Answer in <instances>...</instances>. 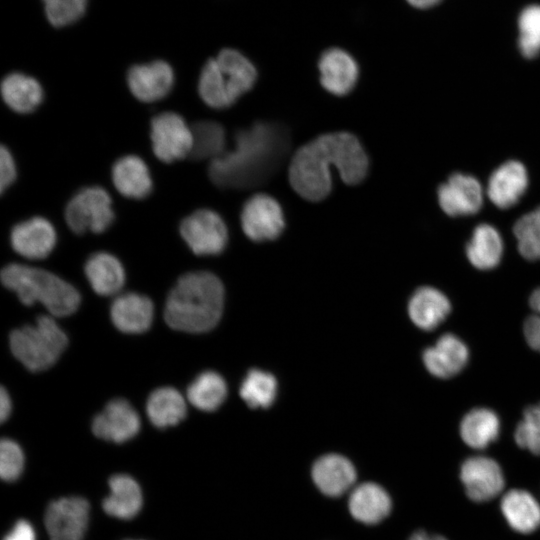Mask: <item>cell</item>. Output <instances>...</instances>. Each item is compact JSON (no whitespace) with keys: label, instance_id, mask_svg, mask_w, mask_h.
Here are the masks:
<instances>
[{"label":"cell","instance_id":"2e32d148","mask_svg":"<svg viewBox=\"0 0 540 540\" xmlns=\"http://www.w3.org/2000/svg\"><path fill=\"white\" fill-rule=\"evenodd\" d=\"M438 201L450 216L471 215L482 206V187L476 178L456 173L439 187Z\"/></svg>","mask_w":540,"mask_h":540},{"label":"cell","instance_id":"60d3db41","mask_svg":"<svg viewBox=\"0 0 540 540\" xmlns=\"http://www.w3.org/2000/svg\"><path fill=\"white\" fill-rule=\"evenodd\" d=\"M17 168L10 150L2 146L0 149V190L4 192L15 181Z\"/></svg>","mask_w":540,"mask_h":540},{"label":"cell","instance_id":"d590c367","mask_svg":"<svg viewBox=\"0 0 540 540\" xmlns=\"http://www.w3.org/2000/svg\"><path fill=\"white\" fill-rule=\"evenodd\" d=\"M519 47L527 58L540 52V6L532 5L524 9L519 17Z\"/></svg>","mask_w":540,"mask_h":540},{"label":"cell","instance_id":"ba28073f","mask_svg":"<svg viewBox=\"0 0 540 540\" xmlns=\"http://www.w3.org/2000/svg\"><path fill=\"white\" fill-rule=\"evenodd\" d=\"M150 138L153 152L162 162L171 163L191 154L192 127L175 112H162L152 118Z\"/></svg>","mask_w":540,"mask_h":540},{"label":"cell","instance_id":"836d02e7","mask_svg":"<svg viewBox=\"0 0 540 540\" xmlns=\"http://www.w3.org/2000/svg\"><path fill=\"white\" fill-rule=\"evenodd\" d=\"M277 393L275 377L265 371L254 369L247 373L241 387L242 399L252 408H266L270 406Z\"/></svg>","mask_w":540,"mask_h":540},{"label":"cell","instance_id":"603a6c76","mask_svg":"<svg viewBox=\"0 0 540 540\" xmlns=\"http://www.w3.org/2000/svg\"><path fill=\"white\" fill-rule=\"evenodd\" d=\"M389 494L380 485L366 482L355 487L348 501L351 515L364 524H377L391 511Z\"/></svg>","mask_w":540,"mask_h":540},{"label":"cell","instance_id":"8992f818","mask_svg":"<svg viewBox=\"0 0 540 540\" xmlns=\"http://www.w3.org/2000/svg\"><path fill=\"white\" fill-rule=\"evenodd\" d=\"M11 352L30 371H42L56 363L68 337L52 316L41 315L32 325L11 332Z\"/></svg>","mask_w":540,"mask_h":540},{"label":"cell","instance_id":"30bf717a","mask_svg":"<svg viewBox=\"0 0 540 540\" xmlns=\"http://www.w3.org/2000/svg\"><path fill=\"white\" fill-rule=\"evenodd\" d=\"M89 511L88 501L79 496L52 501L44 516L50 540H83L88 528Z\"/></svg>","mask_w":540,"mask_h":540},{"label":"cell","instance_id":"83f0119b","mask_svg":"<svg viewBox=\"0 0 540 540\" xmlns=\"http://www.w3.org/2000/svg\"><path fill=\"white\" fill-rule=\"evenodd\" d=\"M501 511L509 526L520 533H531L540 526V505L523 490H511L501 500Z\"/></svg>","mask_w":540,"mask_h":540},{"label":"cell","instance_id":"9a60e30c","mask_svg":"<svg viewBox=\"0 0 540 540\" xmlns=\"http://www.w3.org/2000/svg\"><path fill=\"white\" fill-rule=\"evenodd\" d=\"M460 479L467 496L476 502L493 499L504 487L500 466L493 459L483 456L465 460L460 469Z\"/></svg>","mask_w":540,"mask_h":540},{"label":"cell","instance_id":"4316f807","mask_svg":"<svg viewBox=\"0 0 540 540\" xmlns=\"http://www.w3.org/2000/svg\"><path fill=\"white\" fill-rule=\"evenodd\" d=\"M1 95L10 109L26 114L34 111L41 104L44 92L41 84L34 77L14 72L2 80Z\"/></svg>","mask_w":540,"mask_h":540},{"label":"cell","instance_id":"ffe728a7","mask_svg":"<svg viewBox=\"0 0 540 540\" xmlns=\"http://www.w3.org/2000/svg\"><path fill=\"white\" fill-rule=\"evenodd\" d=\"M312 479L323 494L338 497L354 485L356 470L353 464L344 456L327 454L314 463Z\"/></svg>","mask_w":540,"mask_h":540},{"label":"cell","instance_id":"44dd1931","mask_svg":"<svg viewBox=\"0 0 540 540\" xmlns=\"http://www.w3.org/2000/svg\"><path fill=\"white\" fill-rule=\"evenodd\" d=\"M528 186V174L518 161H508L497 168L489 178L487 195L499 208H508L518 202Z\"/></svg>","mask_w":540,"mask_h":540},{"label":"cell","instance_id":"6da1fadb","mask_svg":"<svg viewBox=\"0 0 540 540\" xmlns=\"http://www.w3.org/2000/svg\"><path fill=\"white\" fill-rule=\"evenodd\" d=\"M332 166L350 185L366 177L369 160L357 137L348 132L326 133L300 147L290 161V184L304 199L320 201L332 188Z\"/></svg>","mask_w":540,"mask_h":540},{"label":"cell","instance_id":"b9f144b4","mask_svg":"<svg viewBox=\"0 0 540 540\" xmlns=\"http://www.w3.org/2000/svg\"><path fill=\"white\" fill-rule=\"evenodd\" d=\"M3 540H36V533L30 522L18 520Z\"/></svg>","mask_w":540,"mask_h":540},{"label":"cell","instance_id":"f6af8a7d","mask_svg":"<svg viewBox=\"0 0 540 540\" xmlns=\"http://www.w3.org/2000/svg\"><path fill=\"white\" fill-rule=\"evenodd\" d=\"M411 5L418 8H427L435 5L440 0H407Z\"/></svg>","mask_w":540,"mask_h":540},{"label":"cell","instance_id":"7a4b0ae2","mask_svg":"<svg viewBox=\"0 0 540 540\" xmlns=\"http://www.w3.org/2000/svg\"><path fill=\"white\" fill-rule=\"evenodd\" d=\"M289 150L290 136L283 125L256 122L236 133L233 150L210 161L208 175L218 187L252 188L278 170Z\"/></svg>","mask_w":540,"mask_h":540},{"label":"cell","instance_id":"8d00e7d4","mask_svg":"<svg viewBox=\"0 0 540 540\" xmlns=\"http://www.w3.org/2000/svg\"><path fill=\"white\" fill-rule=\"evenodd\" d=\"M49 23L57 28L71 25L86 12L88 0H42Z\"/></svg>","mask_w":540,"mask_h":540},{"label":"cell","instance_id":"9c48e42d","mask_svg":"<svg viewBox=\"0 0 540 540\" xmlns=\"http://www.w3.org/2000/svg\"><path fill=\"white\" fill-rule=\"evenodd\" d=\"M179 231L191 251L199 256L221 253L228 241L225 222L210 209H199L185 217Z\"/></svg>","mask_w":540,"mask_h":540},{"label":"cell","instance_id":"e0dca14e","mask_svg":"<svg viewBox=\"0 0 540 540\" xmlns=\"http://www.w3.org/2000/svg\"><path fill=\"white\" fill-rule=\"evenodd\" d=\"M110 316L115 327L128 334L147 331L153 321L154 306L145 295L127 292L119 294L111 304Z\"/></svg>","mask_w":540,"mask_h":540},{"label":"cell","instance_id":"4dcf8cb0","mask_svg":"<svg viewBox=\"0 0 540 540\" xmlns=\"http://www.w3.org/2000/svg\"><path fill=\"white\" fill-rule=\"evenodd\" d=\"M499 429V419L493 411L477 408L462 419L460 436L469 447L483 449L497 438Z\"/></svg>","mask_w":540,"mask_h":540},{"label":"cell","instance_id":"f546056e","mask_svg":"<svg viewBox=\"0 0 540 540\" xmlns=\"http://www.w3.org/2000/svg\"><path fill=\"white\" fill-rule=\"evenodd\" d=\"M503 253V242L499 232L491 225H478L466 246L470 263L481 270L496 267Z\"/></svg>","mask_w":540,"mask_h":540},{"label":"cell","instance_id":"e575fe53","mask_svg":"<svg viewBox=\"0 0 540 540\" xmlns=\"http://www.w3.org/2000/svg\"><path fill=\"white\" fill-rule=\"evenodd\" d=\"M513 231L520 254L528 260H540V207L518 219Z\"/></svg>","mask_w":540,"mask_h":540},{"label":"cell","instance_id":"3957f363","mask_svg":"<svg viewBox=\"0 0 540 540\" xmlns=\"http://www.w3.org/2000/svg\"><path fill=\"white\" fill-rule=\"evenodd\" d=\"M224 303V289L217 276L206 271L182 275L170 291L164 319L174 330L201 333L219 321Z\"/></svg>","mask_w":540,"mask_h":540},{"label":"cell","instance_id":"d4e9b609","mask_svg":"<svg viewBox=\"0 0 540 540\" xmlns=\"http://www.w3.org/2000/svg\"><path fill=\"white\" fill-rule=\"evenodd\" d=\"M451 305L439 290L425 286L419 288L410 298L408 313L412 322L422 330L430 331L448 316Z\"/></svg>","mask_w":540,"mask_h":540},{"label":"cell","instance_id":"8fae6325","mask_svg":"<svg viewBox=\"0 0 540 540\" xmlns=\"http://www.w3.org/2000/svg\"><path fill=\"white\" fill-rule=\"evenodd\" d=\"M240 219L245 235L255 242L273 240L285 227L280 204L266 194L249 198L242 207Z\"/></svg>","mask_w":540,"mask_h":540},{"label":"cell","instance_id":"74e56055","mask_svg":"<svg viewBox=\"0 0 540 540\" xmlns=\"http://www.w3.org/2000/svg\"><path fill=\"white\" fill-rule=\"evenodd\" d=\"M514 438L519 447L540 455V404L530 406L524 411Z\"/></svg>","mask_w":540,"mask_h":540},{"label":"cell","instance_id":"d6986e66","mask_svg":"<svg viewBox=\"0 0 540 540\" xmlns=\"http://www.w3.org/2000/svg\"><path fill=\"white\" fill-rule=\"evenodd\" d=\"M466 345L455 335H442L423 353L426 369L435 377L449 378L459 373L468 361Z\"/></svg>","mask_w":540,"mask_h":540},{"label":"cell","instance_id":"7c38bea8","mask_svg":"<svg viewBox=\"0 0 540 540\" xmlns=\"http://www.w3.org/2000/svg\"><path fill=\"white\" fill-rule=\"evenodd\" d=\"M140 427L138 412L122 398L108 402L92 421L93 434L114 443H124L132 439L138 434Z\"/></svg>","mask_w":540,"mask_h":540},{"label":"cell","instance_id":"1f68e13d","mask_svg":"<svg viewBox=\"0 0 540 540\" xmlns=\"http://www.w3.org/2000/svg\"><path fill=\"white\" fill-rule=\"evenodd\" d=\"M227 396V385L215 371L200 373L187 388V399L199 410L211 412L222 405Z\"/></svg>","mask_w":540,"mask_h":540},{"label":"cell","instance_id":"277c9868","mask_svg":"<svg viewBox=\"0 0 540 540\" xmlns=\"http://www.w3.org/2000/svg\"><path fill=\"white\" fill-rule=\"evenodd\" d=\"M3 285L27 305L40 302L56 317L74 313L80 304L77 289L57 275L23 264H9L1 271Z\"/></svg>","mask_w":540,"mask_h":540},{"label":"cell","instance_id":"d6a6232c","mask_svg":"<svg viewBox=\"0 0 540 540\" xmlns=\"http://www.w3.org/2000/svg\"><path fill=\"white\" fill-rule=\"evenodd\" d=\"M191 127L193 134L191 158L213 160L225 152V130L221 124L203 120L196 122Z\"/></svg>","mask_w":540,"mask_h":540},{"label":"cell","instance_id":"52a82bcc","mask_svg":"<svg viewBox=\"0 0 540 540\" xmlns=\"http://www.w3.org/2000/svg\"><path fill=\"white\" fill-rule=\"evenodd\" d=\"M64 216L68 227L76 234L102 233L115 218L112 199L99 186L79 190L67 203Z\"/></svg>","mask_w":540,"mask_h":540},{"label":"cell","instance_id":"4fadbf2b","mask_svg":"<svg viewBox=\"0 0 540 540\" xmlns=\"http://www.w3.org/2000/svg\"><path fill=\"white\" fill-rule=\"evenodd\" d=\"M174 71L169 63L155 60L136 64L128 70L127 85L135 98L152 103L166 97L174 85Z\"/></svg>","mask_w":540,"mask_h":540},{"label":"cell","instance_id":"bcb514c9","mask_svg":"<svg viewBox=\"0 0 540 540\" xmlns=\"http://www.w3.org/2000/svg\"><path fill=\"white\" fill-rule=\"evenodd\" d=\"M125 540H141V539H125Z\"/></svg>","mask_w":540,"mask_h":540},{"label":"cell","instance_id":"484cf974","mask_svg":"<svg viewBox=\"0 0 540 540\" xmlns=\"http://www.w3.org/2000/svg\"><path fill=\"white\" fill-rule=\"evenodd\" d=\"M84 271L92 289L99 295H114L124 286V267L118 258L108 252L93 253L87 259Z\"/></svg>","mask_w":540,"mask_h":540},{"label":"cell","instance_id":"ab89813d","mask_svg":"<svg viewBox=\"0 0 540 540\" xmlns=\"http://www.w3.org/2000/svg\"><path fill=\"white\" fill-rule=\"evenodd\" d=\"M529 304L533 314L524 322V336L528 345L540 352V288L531 294Z\"/></svg>","mask_w":540,"mask_h":540},{"label":"cell","instance_id":"5b68a950","mask_svg":"<svg viewBox=\"0 0 540 540\" xmlns=\"http://www.w3.org/2000/svg\"><path fill=\"white\" fill-rule=\"evenodd\" d=\"M256 78V68L244 55L224 49L203 66L198 93L211 108H228L253 87Z\"/></svg>","mask_w":540,"mask_h":540},{"label":"cell","instance_id":"5bb4252c","mask_svg":"<svg viewBox=\"0 0 540 540\" xmlns=\"http://www.w3.org/2000/svg\"><path fill=\"white\" fill-rule=\"evenodd\" d=\"M57 233L46 218L36 216L17 223L10 232L13 250L24 258L40 260L54 249Z\"/></svg>","mask_w":540,"mask_h":540},{"label":"cell","instance_id":"cb8c5ba5","mask_svg":"<svg viewBox=\"0 0 540 540\" xmlns=\"http://www.w3.org/2000/svg\"><path fill=\"white\" fill-rule=\"evenodd\" d=\"M110 494L102 508L106 514L122 520L134 518L142 508L143 496L139 484L126 474H116L108 481Z\"/></svg>","mask_w":540,"mask_h":540},{"label":"cell","instance_id":"ee69618b","mask_svg":"<svg viewBox=\"0 0 540 540\" xmlns=\"http://www.w3.org/2000/svg\"><path fill=\"white\" fill-rule=\"evenodd\" d=\"M409 540H446L444 537L440 535H430L426 533L425 531H418L415 532Z\"/></svg>","mask_w":540,"mask_h":540},{"label":"cell","instance_id":"7bdbcfd3","mask_svg":"<svg viewBox=\"0 0 540 540\" xmlns=\"http://www.w3.org/2000/svg\"><path fill=\"white\" fill-rule=\"evenodd\" d=\"M12 409V402L9 396V393L5 390L4 387H1L0 391V420L5 421Z\"/></svg>","mask_w":540,"mask_h":540},{"label":"cell","instance_id":"f1b7e54d","mask_svg":"<svg viewBox=\"0 0 540 540\" xmlns=\"http://www.w3.org/2000/svg\"><path fill=\"white\" fill-rule=\"evenodd\" d=\"M146 413L149 421L157 428L175 426L186 416V402L175 388L160 387L149 395Z\"/></svg>","mask_w":540,"mask_h":540},{"label":"cell","instance_id":"ac0fdd59","mask_svg":"<svg viewBox=\"0 0 540 540\" xmlns=\"http://www.w3.org/2000/svg\"><path fill=\"white\" fill-rule=\"evenodd\" d=\"M318 67L322 86L334 95H346L356 85L358 65L350 54L341 49L325 51L320 57Z\"/></svg>","mask_w":540,"mask_h":540},{"label":"cell","instance_id":"f35d334b","mask_svg":"<svg viewBox=\"0 0 540 540\" xmlns=\"http://www.w3.org/2000/svg\"><path fill=\"white\" fill-rule=\"evenodd\" d=\"M24 469V454L18 443L4 438L0 442V476L4 481L17 480Z\"/></svg>","mask_w":540,"mask_h":540},{"label":"cell","instance_id":"7402d4cb","mask_svg":"<svg viewBox=\"0 0 540 540\" xmlns=\"http://www.w3.org/2000/svg\"><path fill=\"white\" fill-rule=\"evenodd\" d=\"M112 182L116 190L127 198L143 199L153 188L150 170L137 155H125L112 166Z\"/></svg>","mask_w":540,"mask_h":540}]
</instances>
